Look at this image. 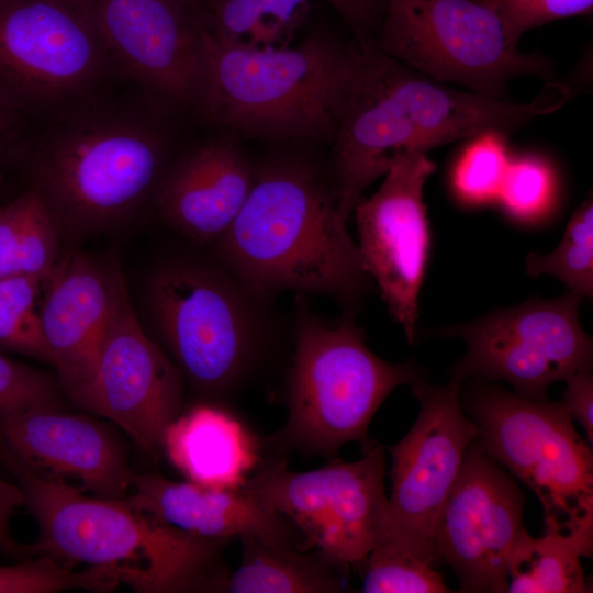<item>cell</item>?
Wrapping results in <instances>:
<instances>
[{"mask_svg":"<svg viewBox=\"0 0 593 593\" xmlns=\"http://www.w3.org/2000/svg\"><path fill=\"white\" fill-rule=\"evenodd\" d=\"M147 301L171 360L203 398L235 399L270 358L276 335L270 296L215 259L163 262L150 277Z\"/></svg>","mask_w":593,"mask_h":593,"instance_id":"5","label":"cell"},{"mask_svg":"<svg viewBox=\"0 0 593 593\" xmlns=\"http://www.w3.org/2000/svg\"><path fill=\"white\" fill-rule=\"evenodd\" d=\"M41 281L25 275L0 278V348L49 363L40 316Z\"/></svg>","mask_w":593,"mask_h":593,"instance_id":"26","label":"cell"},{"mask_svg":"<svg viewBox=\"0 0 593 593\" xmlns=\"http://www.w3.org/2000/svg\"><path fill=\"white\" fill-rule=\"evenodd\" d=\"M160 136L123 116L90 119L52 137L37 156L34 182L61 232L87 233L133 212L164 176Z\"/></svg>","mask_w":593,"mask_h":593,"instance_id":"6","label":"cell"},{"mask_svg":"<svg viewBox=\"0 0 593 593\" xmlns=\"http://www.w3.org/2000/svg\"><path fill=\"white\" fill-rule=\"evenodd\" d=\"M346 222L327 168L273 160L256 168L239 213L212 244L213 258L260 294H320L356 312L371 278Z\"/></svg>","mask_w":593,"mask_h":593,"instance_id":"1","label":"cell"},{"mask_svg":"<svg viewBox=\"0 0 593 593\" xmlns=\"http://www.w3.org/2000/svg\"><path fill=\"white\" fill-rule=\"evenodd\" d=\"M184 1H187V2L189 3V2H191V1H193V0H184Z\"/></svg>","mask_w":593,"mask_h":593,"instance_id":"39","label":"cell"},{"mask_svg":"<svg viewBox=\"0 0 593 593\" xmlns=\"http://www.w3.org/2000/svg\"><path fill=\"white\" fill-rule=\"evenodd\" d=\"M113 66L156 101H197L202 42L200 19L184 0H82Z\"/></svg>","mask_w":593,"mask_h":593,"instance_id":"16","label":"cell"},{"mask_svg":"<svg viewBox=\"0 0 593 593\" xmlns=\"http://www.w3.org/2000/svg\"><path fill=\"white\" fill-rule=\"evenodd\" d=\"M197 101L217 125L267 139L332 142L361 46L311 34L295 46L228 42L200 20Z\"/></svg>","mask_w":593,"mask_h":593,"instance_id":"3","label":"cell"},{"mask_svg":"<svg viewBox=\"0 0 593 593\" xmlns=\"http://www.w3.org/2000/svg\"><path fill=\"white\" fill-rule=\"evenodd\" d=\"M526 270L532 276L551 275L569 292L593 295V204L585 200L572 214L558 247L548 255L529 254Z\"/></svg>","mask_w":593,"mask_h":593,"instance_id":"25","label":"cell"},{"mask_svg":"<svg viewBox=\"0 0 593 593\" xmlns=\"http://www.w3.org/2000/svg\"><path fill=\"white\" fill-rule=\"evenodd\" d=\"M501 19L511 40L518 45L523 34L566 18L590 15L593 0H479Z\"/></svg>","mask_w":593,"mask_h":593,"instance_id":"33","label":"cell"},{"mask_svg":"<svg viewBox=\"0 0 593 593\" xmlns=\"http://www.w3.org/2000/svg\"><path fill=\"white\" fill-rule=\"evenodd\" d=\"M59 382L0 353V418L37 407H59Z\"/></svg>","mask_w":593,"mask_h":593,"instance_id":"31","label":"cell"},{"mask_svg":"<svg viewBox=\"0 0 593 593\" xmlns=\"http://www.w3.org/2000/svg\"><path fill=\"white\" fill-rule=\"evenodd\" d=\"M384 1L374 45L432 79L505 100L517 77L557 80L552 60L521 52L500 16L479 0Z\"/></svg>","mask_w":593,"mask_h":593,"instance_id":"8","label":"cell"},{"mask_svg":"<svg viewBox=\"0 0 593 593\" xmlns=\"http://www.w3.org/2000/svg\"><path fill=\"white\" fill-rule=\"evenodd\" d=\"M563 404L586 433L590 446L593 441V377L591 370L578 371L566 380Z\"/></svg>","mask_w":593,"mask_h":593,"instance_id":"36","label":"cell"},{"mask_svg":"<svg viewBox=\"0 0 593 593\" xmlns=\"http://www.w3.org/2000/svg\"><path fill=\"white\" fill-rule=\"evenodd\" d=\"M384 473L385 448L371 440L356 461L333 459L306 472L289 470L283 458H265L240 488L287 517L309 547L349 571L361 567L385 534Z\"/></svg>","mask_w":593,"mask_h":593,"instance_id":"9","label":"cell"},{"mask_svg":"<svg viewBox=\"0 0 593 593\" xmlns=\"http://www.w3.org/2000/svg\"><path fill=\"white\" fill-rule=\"evenodd\" d=\"M525 496L507 471L477 439L434 532V557L447 563L460 592L501 593L507 588V563L522 535Z\"/></svg>","mask_w":593,"mask_h":593,"instance_id":"14","label":"cell"},{"mask_svg":"<svg viewBox=\"0 0 593 593\" xmlns=\"http://www.w3.org/2000/svg\"><path fill=\"white\" fill-rule=\"evenodd\" d=\"M0 447L33 472L93 496L123 499L131 488L114 435L85 415L37 407L1 417Z\"/></svg>","mask_w":593,"mask_h":593,"instance_id":"17","label":"cell"},{"mask_svg":"<svg viewBox=\"0 0 593 593\" xmlns=\"http://www.w3.org/2000/svg\"><path fill=\"white\" fill-rule=\"evenodd\" d=\"M553 180L548 166L533 157L510 163L501 190L505 209L517 219H535L549 206Z\"/></svg>","mask_w":593,"mask_h":593,"instance_id":"32","label":"cell"},{"mask_svg":"<svg viewBox=\"0 0 593 593\" xmlns=\"http://www.w3.org/2000/svg\"><path fill=\"white\" fill-rule=\"evenodd\" d=\"M309 0H214L208 24L224 40L253 47H283L303 21Z\"/></svg>","mask_w":593,"mask_h":593,"instance_id":"24","label":"cell"},{"mask_svg":"<svg viewBox=\"0 0 593 593\" xmlns=\"http://www.w3.org/2000/svg\"><path fill=\"white\" fill-rule=\"evenodd\" d=\"M123 280L118 261L74 251L59 257L41 281L40 316L49 365L70 400L90 377Z\"/></svg>","mask_w":593,"mask_h":593,"instance_id":"18","label":"cell"},{"mask_svg":"<svg viewBox=\"0 0 593 593\" xmlns=\"http://www.w3.org/2000/svg\"><path fill=\"white\" fill-rule=\"evenodd\" d=\"M360 568L365 593L450 592L433 564L414 558L385 538L373 547Z\"/></svg>","mask_w":593,"mask_h":593,"instance_id":"28","label":"cell"},{"mask_svg":"<svg viewBox=\"0 0 593 593\" xmlns=\"http://www.w3.org/2000/svg\"><path fill=\"white\" fill-rule=\"evenodd\" d=\"M0 458L38 524V537L24 545V555L49 556L70 567L108 568L137 592H222L230 573L221 561L227 541L187 534L124 497L90 496L44 478L2 448Z\"/></svg>","mask_w":593,"mask_h":593,"instance_id":"2","label":"cell"},{"mask_svg":"<svg viewBox=\"0 0 593 593\" xmlns=\"http://www.w3.org/2000/svg\"><path fill=\"white\" fill-rule=\"evenodd\" d=\"M163 450L194 483L240 488L260 461L259 441L226 409L201 403L166 428Z\"/></svg>","mask_w":593,"mask_h":593,"instance_id":"21","label":"cell"},{"mask_svg":"<svg viewBox=\"0 0 593 593\" xmlns=\"http://www.w3.org/2000/svg\"><path fill=\"white\" fill-rule=\"evenodd\" d=\"M510 163L505 136L493 133L477 136L456 165L454 184L457 193L471 203L497 197Z\"/></svg>","mask_w":593,"mask_h":593,"instance_id":"29","label":"cell"},{"mask_svg":"<svg viewBox=\"0 0 593 593\" xmlns=\"http://www.w3.org/2000/svg\"><path fill=\"white\" fill-rule=\"evenodd\" d=\"M355 314L344 311L340 318L327 321L298 294L288 417L259 443L266 458L291 452L332 458L349 441L363 448L371 441L370 422L390 392L425 379V370L412 361L395 365L373 354Z\"/></svg>","mask_w":593,"mask_h":593,"instance_id":"4","label":"cell"},{"mask_svg":"<svg viewBox=\"0 0 593 593\" xmlns=\"http://www.w3.org/2000/svg\"><path fill=\"white\" fill-rule=\"evenodd\" d=\"M461 404L480 447L539 499L545 530L593 525V455L562 401L478 383Z\"/></svg>","mask_w":593,"mask_h":593,"instance_id":"7","label":"cell"},{"mask_svg":"<svg viewBox=\"0 0 593 593\" xmlns=\"http://www.w3.org/2000/svg\"><path fill=\"white\" fill-rule=\"evenodd\" d=\"M21 226L15 268L16 275L43 279L57 262L61 230L38 190L31 186Z\"/></svg>","mask_w":593,"mask_h":593,"instance_id":"30","label":"cell"},{"mask_svg":"<svg viewBox=\"0 0 593 593\" xmlns=\"http://www.w3.org/2000/svg\"><path fill=\"white\" fill-rule=\"evenodd\" d=\"M351 30L355 41L367 46L374 43L384 14V0H326Z\"/></svg>","mask_w":593,"mask_h":593,"instance_id":"34","label":"cell"},{"mask_svg":"<svg viewBox=\"0 0 593 593\" xmlns=\"http://www.w3.org/2000/svg\"><path fill=\"white\" fill-rule=\"evenodd\" d=\"M26 205L27 191L0 204V278L16 275V247Z\"/></svg>","mask_w":593,"mask_h":593,"instance_id":"35","label":"cell"},{"mask_svg":"<svg viewBox=\"0 0 593 593\" xmlns=\"http://www.w3.org/2000/svg\"><path fill=\"white\" fill-rule=\"evenodd\" d=\"M110 66L82 0H0V96L18 111L80 97Z\"/></svg>","mask_w":593,"mask_h":593,"instance_id":"11","label":"cell"},{"mask_svg":"<svg viewBox=\"0 0 593 593\" xmlns=\"http://www.w3.org/2000/svg\"><path fill=\"white\" fill-rule=\"evenodd\" d=\"M255 170L232 143L203 145L164 174L157 188L159 211L181 235L201 245H212L239 213Z\"/></svg>","mask_w":593,"mask_h":593,"instance_id":"20","label":"cell"},{"mask_svg":"<svg viewBox=\"0 0 593 593\" xmlns=\"http://www.w3.org/2000/svg\"><path fill=\"white\" fill-rule=\"evenodd\" d=\"M242 560L226 577L222 592L335 593L343 592L348 573L323 551L273 546L253 536L239 538Z\"/></svg>","mask_w":593,"mask_h":593,"instance_id":"22","label":"cell"},{"mask_svg":"<svg viewBox=\"0 0 593 593\" xmlns=\"http://www.w3.org/2000/svg\"><path fill=\"white\" fill-rule=\"evenodd\" d=\"M71 401L116 424L152 455L163 450L165 430L180 415L182 374L142 328L125 280L90 377Z\"/></svg>","mask_w":593,"mask_h":593,"instance_id":"13","label":"cell"},{"mask_svg":"<svg viewBox=\"0 0 593 593\" xmlns=\"http://www.w3.org/2000/svg\"><path fill=\"white\" fill-rule=\"evenodd\" d=\"M130 490L124 499L134 508L197 537L230 542L253 536L282 548H309L303 534L287 517L268 510L242 488L133 474Z\"/></svg>","mask_w":593,"mask_h":593,"instance_id":"19","label":"cell"},{"mask_svg":"<svg viewBox=\"0 0 593 593\" xmlns=\"http://www.w3.org/2000/svg\"><path fill=\"white\" fill-rule=\"evenodd\" d=\"M581 300L571 292L530 299L429 335L465 342L467 351L451 368V379L502 380L518 394L547 399L552 383L592 368L593 342L579 320Z\"/></svg>","mask_w":593,"mask_h":593,"instance_id":"10","label":"cell"},{"mask_svg":"<svg viewBox=\"0 0 593 593\" xmlns=\"http://www.w3.org/2000/svg\"><path fill=\"white\" fill-rule=\"evenodd\" d=\"M119 583L111 569L89 567L76 571L49 556L0 567V593H52L71 589L104 592Z\"/></svg>","mask_w":593,"mask_h":593,"instance_id":"27","label":"cell"},{"mask_svg":"<svg viewBox=\"0 0 593 593\" xmlns=\"http://www.w3.org/2000/svg\"><path fill=\"white\" fill-rule=\"evenodd\" d=\"M425 152L400 156L379 189L354 206L359 254L390 314L415 340L417 298L429 253L424 187L435 171Z\"/></svg>","mask_w":593,"mask_h":593,"instance_id":"15","label":"cell"},{"mask_svg":"<svg viewBox=\"0 0 593 593\" xmlns=\"http://www.w3.org/2000/svg\"><path fill=\"white\" fill-rule=\"evenodd\" d=\"M593 552V525L569 533L527 530L516 542L507 563L510 593L591 592L581 564Z\"/></svg>","mask_w":593,"mask_h":593,"instance_id":"23","label":"cell"},{"mask_svg":"<svg viewBox=\"0 0 593 593\" xmlns=\"http://www.w3.org/2000/svg\"><path fill=\"white\" fill-rule=\"evenodd\" d=\"M19 112L0 96V166L14 154L20 143Z\"/></svg>","mask_w":593,"mask_h":593,"instance_id":"38","label":"cell"},{"mask_svg":"<svg viewBox=\"0 0 593 593\" xmlns=\"http://www.w3.org/2000/svg\"><path fill=\"white\" fill-rule=\"evenodd\" d=\"M23 505L24 494L20 485L0 477V550L13 556H24V545L16 542L9 530L12 514Z\"/></svg>","mask_w":593,"mask_h":593,"instance_id":"37","label":"cell"},{"mask_svg":"<svg viewBox=\"0 0 593 593\" xmlns=\"http://www.w3.org/2000/svg\"><path fill=\"white\" fill-rule=\"evenodd\" d=\"M460 383L456 379L447 385H432L425 379L414 383L418 416L409 433L388 448L391 494L383 538L433 566L437 519L478 437L461 404Z\"/></svg>","mask_w":593,"mask_h":593,"instance_id":"12","label":"cell"}]
</instances>
